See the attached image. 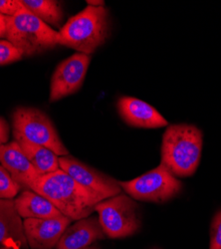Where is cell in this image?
Masks as SVG:
<instances>
[{
	"label": "cell",
	"instance_id": "1",
	"mask_svg": "<svg viewBox=\"0 0 221 249\" xmlns=\"http://www.w3.org/2000/svg\"><path fill=\"white\" fill-rule=\"evenodd\" d=\"M32 191L49 199L60 213L72 221L90 216L96 205L104 200L79 184L61 169L40 177Z\"/></svg>",
	"mask_w": 221,
	"mask_h": 249
},
{
	"label": "cell",
	"instance_id": "2",
	"mask_svg": "<svg viewBox=\"0 0 221 249\" xmlns=\"http://www.w3.org/2000/svg\"><path fill=\"white\" fill-rule=\"evenodd\" d=\"M204 135L192 124H170L163 137L160 164L174 177H191L202 158Z\"/></svg>",
	"mask_w": 221,
	"mask_h": 249
},
{
	"label": "cell",
	"instance_id": "3",
	"mask_svg": "<svg viewBox=\"0 0 221 249\" xmlns=\"http://www.w3.org/2000/svg\"><path fill=\"white\" fill-rule=\"evenodd\" d=\"M110 27L108 9L88 5L60 28L59 45L90 55L106 42Z\"/></svg>",
	"mask_w": 221,
	"mask_h": 249
},
{
	"label": "cell",
	"instance_id": "4",
	"mask_svg": "<svg viewBox=\"0 0 221 249\" xmlns=\"http://www.w3.org/2000/svg\"><path fill=\"white\" fill-rule=\"evenodd\" d=\"M5 39L23 58L52 50L59 45V32L27 8L14 16H5Z\"/></svg>",
	"mask_w": 221,
	"mask_h": 249
},
{
	"label": "cell",
	"instance_id": "5",
	"mask_svg": "<svg viewBox=\"0 0 221 249\" xmlns=\"http://www.w3.org/2000/svg\"><path fill=\"white\" fill-rule=\"evenodd\" d=\"M95 211L106 236L125 238L136 234L140 226L139 207L127 194H119L99 202Z\"/></svg>",
	"mask_w": 221,
	"mask_h": 249
},
{
	"label": "cell",
	"instance_id": "6",
	"mask_svg": "<svg viewBox=\"0 0 221 249\" xmlns=\"http://www.w3.org/2000/svg\"><path fill=\"white\" fill-rule=\"evenodd\" d=\"M12 124L14 139L22 138L45 147L58 157L69 156V151L60 139L52 121L41 110L19 107L13 112Z\"/></svg>",
	"mask_w": 221,
	"mask_h": 249
},
{
	"label": "cell",
	"instance_id": "7",
	"mask_svg": "<svg viewBox=\"0 0 221 249\" xmlns=\"http://www.w3.org/2000/svg\"><path fill=\"white\" fill-rule=\"evenodd\" d=\"M122 190L133 199L164 203L175 197L183 183L163 164L132 180L119 181Z\"/></svg>",
	"mask_w": 221,
	"mask_h": 249
},
{
	"label": "cell",
	"instance_id": "8",
	"mask_svg": "<svg viewBox=\"0 0 221 249\" xmlns=\"http://www.w3.org/2000/svg\"><path fill=\"white\" fill-rule=\"evenodd\" d=\"M60 169L74 180L103 199L123 193L119 182L115 178L99 172L72 156L59 157Z\"/></svg>",
	"mask_w": 221,
	"mask_h": 249
},
{
	"label": "cell",
	"instance_id": "9",
	"mask_svg": "<svg viewBox=\"0 0 221 249\" xmlns=\"http://www.w3.org/2000/svg\"><path fill=\"white\" fill-rule=\"evenodd\" d=\"M90 62V55L78 52L62 61L51 79L50 102L59 101L78 92L83 85Z\"/></svg>",
	"mask_w": 221,
	"mask_h": 249
},
{
	"label": "cell",
	"instance_id": "10",
	"mask_svg": "<svg viewBox=\"0 0 221 249\" xmlns=\"http://www.w3.org/2000/svg\"><path fill=\"white\" fill-rule=\"evenodd\" d=\"M72 220L61 214L50 218L23 220L28 247L31 249H54Z\"/></svg>",
	"mask_w": 221,
	"mask_h": 249
},
{
	"label": "cell",
	"instance_id": "11",
	"mask_svg": "<svg viewBox=\"0 0 221 249\" xmlns=\"http://www.w3.org/2000/svg\"><path fill=\"white\" fill-rule=\"evenodd\" d=\"M0 164L23 190H32L41 177L15 140L0 147Z\"/></svg>",
	"mask_w": 221,
	"mask_h": 249
},
{
	"label": "cell",
	"instance_id": "12",
	"mask_svg": "<svg viewBox=\"0 0 221 249\" xmlns=\"http://www.w3.org/2000/svg\"><path fill=\"white\" fill-rule=\"evenodd\" d=\"M118 111L120 118L135 128L155 129L168 126V121L153 106L137 98H119Z\"/></svg>",
	"mask_w": 221,
	"mask_h": 249
},
{
	"label": "cell",
	"instance_id": "13",
	"mask_svg": "<svg viewBox=\"0 0 221 249\" xmlns=\"http://www.w3.org/2000/svg\"><path fill=\"white\" fill-rule=\"evenodd\" d=\"M26 249L21 216L17 213L14 199H0V249Z\"/></svg>",
	"mask_w": 221,
	"mask_h": 249
},
{
	"label": "cell",
	"instance_id": "14",
	"mask_svg": "<svg viewBox=\"0 0 221 249\" xmlns=\"http://www.w3.org/2000/svg\"><path fill=\"white\" fill-rule=\"evenodd\" d=\"M106 237L97 216H88L70 224L56 249H89L100 239Z\"/></svg>",
	"mask_w": 221,
	"mask_h": 249
},
{
	"label": "cell",
	"instance_id": "15",
	"mask_svg": "<svg viewBox=\"0 0 221 249\" xmlns=\"http://www.w3.org/2000/svg\"><path fill=\"white\" fill-rule=\"evenodd\" d=\"M21 218H50L61 215L56 206L43 196L32 190H23L14 199Z\"/></svg>",
	"mask_w": 221,
	"mask_h": 249
},
{
	"label": "cell",
	"instance_id": "16",
	"mask_svg": "<svg viewBox=\"0 0 221 249\" xmlns=\"http://www.w3.org/2000/svg\"><path fill=\"white\" fill-rule=\"evenodd\" d=\"M15 141L40 176L49 175L60 170L59 157L51 150L22 138H16Z\"/></svg>",
	"mask_w": 221,
	"mask_h": 249
},
{
	"label": "cell",
	"instance_id": "17",
	"mask_svg": "<svg viewBox=\"0 0 221 249\" xmlns=\"http://www.w3.org/2000/svg\"><path fill=\"white\" fill-rule=\"evenodd\" d=\"M24 6L46 24L61 26L64 14L58 1L55 0H22Z\"/></svg>",
	"mask_w": 221,
	"mask_h": 249
},
{
	"label": "cell",
	"instance_id": "18",
	"mask_svg": "<svg viewBox=\"0 0 221 249\" xmlns=\"http://www.w3.org/2000/svg\"><path fill=\"white\" fill-rule=\"evenodd\" d=\"M21 190V186L0 164V199H13Z\"/></svg>",
	"mask_w": 221,
	"mask_h": 249
},
{
	"label": "cell",
	"instance_id": "19",
	"mask_svg": "<svg viewBox=\"0 0 221 249\" xmlns=\"http://www.w3.org/2000/svg\"><path fill=\"white\" fill-rule=\"evenodd\" d=\"M23 57L6 39H0V66L14 63Z\"/></svg>",
	"mask_w": 221,
	"mask_h": 249
},
{
	"label": "cell",
	"instance_id": "20",
	"mask_svg": "<svg viewBox=\"0 0 221 249\" xmlns=\"http://www.w3.org/2000/svg\"><path fill=\"white\" fill-rule=\"evenodd\" d=\"M209 249H221V210L214 214L210 224Z\"/></svg>",
	"mask_w": 221,
	"mask_h": 249
},
{
	"label": "cell",
	"instance_id": "21",
	"mask_svg": "<svg viewBox=\"0 0 221 249\" xmlns=\"http://www.w3.org/2000/svg\"><path fill=\"white\" fill-rule=\"evenodd\" d=\"M24 9L22 0H0V14L3 16H14Z\"/></svg>",
	"mask_w": 221,
	"mask_h": 249
},
{
	"label": "cell",
	"instance_id": "22",
	"mask_svg": "<svg viewBox=\"0 0 221 249\" xmlns=\"http://www.w3.org/2000/svg\"><path fill=\"white\" fill-rule=\"evenodd\" d=\"M9 136H10L9 124L2 117H0V147L8 142Z\"/></svg>",
	"mask_w": 221,
	"mask_h": 249
},
{
	"label": "cell",
	"instance_id": "23",
	"mask_svg": "<svg viewBox=\"0 0 221 249\" xmlns=\"http://www.w3.org/2000/svg\"><path fill=\"white\" fill-rule=\"evenodd\" d=\"M5 33H6L5 16L0 14V39L5 38Z\"/></svg>",
	"mask_w": 221,
	"mask_h": 249
},
{
	"label": "cell",
	"instance_id": "24",
	"mask_svg": "<svg viewBox=\"0 0 221 249\" xmlns=\"http://www.w3.org/2000/svg\"><path fill=\"white\" fill-rule=\"evenodd\" d=\"M87 4L90 5V6H95V7H100V6H104L105 2L104 1H95V0H88L87 1Z\"/></svg>",
	"mask_w": 221,
	"mask_h": 249
},
{
	"label": "cell",
	"instance_id": "25",
	"mask_svg": "<svg viewBox=\"0 0 221 249\" xmlns=\"http://www.w3.org/2000/svg\"><path fill=\"white\" fill-rule=\"evenodd\" d=\"M89 249H98V248H89Z\"/></svg>",
	"mask_w": 221,
	"mask_h": 249
}]
</instances>
